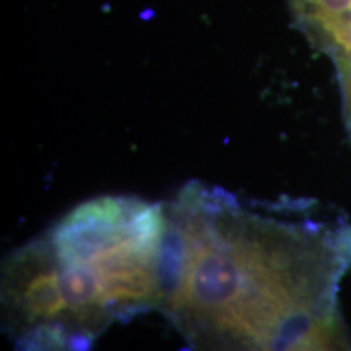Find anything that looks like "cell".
I'll return each mask as SVG.
<instances>
[{
	"instance_id": "cell-1",
	"label": "cell",
	"mask_w": 351,
	"mask_h": 351,
	"mask_svg": "<svg viewBox=\"0 0 351 351\" xmlns=\"http://www.w3.org/2000/svg\"><path fill=\"white\" fill-rule=\"evenodd\" d=\"M158 311L194 350H345L351 223L307 200L187 182L166 202Z\"/></svg>"
},
{
	"instance_id": "cell-2",
	"label": "cell",
	"mask_w": 351,
	"mask_h": 351,
	"mask_svg": "<svg viewBox=\"0 0 351 351\" xmlns=\"http://www.w3.org/2000/svg\"><path fill=\"white\" fill-rule=\"evenodd\" d=\"M166 202L101 195L7 257L2 319L21 350H85L160 307Z\"/></svg>"
},
{
	"instance_id": "cell-3",
	"label": "cell",
	"mask_w": 351,
	"mask_h": 351,
	"mask_svg": "<svg viewBox=\"0 0 351 351\" xmlns=\"http://www.w3.org/2000/svg\"><path fill=\"white\" fill-rule=\"evenodd\" d=\"M293 23L314 49L351 72V0H288Z\"/></svg>"
},
{
	"instance_id": "cell-4",
	"label": "cell",
	"mask_w": 351,
	"mask_h": 351,
	"mask_svg": "<svg viewBox=\"0 0 351 351\" xmlns=\"http://www.w3.org/2000/svg\"><path fill=\"white\" fill-rule=\"evenodd\" d=\"M339 78V86H340V95H341V106H343V117H345V125L351 137V73L348 75L337 77Z\"/></svg>"
}]
</instances>
